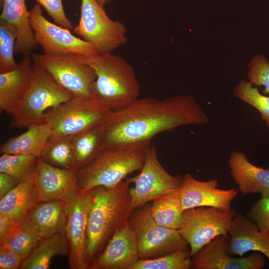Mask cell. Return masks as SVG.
Instances as JSON below:
<instances>
[{
	"label": "cell",
	"instance_id": "6da1fadb",
	"mask_svg": "<svg viewBox=\"0 0 269 269\" xmlns=\"http://www.w3.org/2000/svg\"><path fill=\"white\" fill-rule=\"evenodd\" d=\"M209 118L196 99L180 95L160 100L138 98L111 111L102 121V150L122 145L150 144L158 134L187 125H204Z\"/></svg>",
	"mask_w": 269,
	"mask_h": 269
},
{
	"label": "cell",
	"instance_id": "7a4b0ae2",
	"mask_svg": "<svg viewBox=\"0 0 269 269\" xmlns=\"http://www.w3.org/2000/svg\"><path fill=\"white\" fill-rule=\"evenodd\" d=\"M130 184L127 179L112 187L99 186L91 189L92 203L87 230L88 268L116 231L128 223L133 211Z\"/></svg>",
	"mask_w": 269,
	"mask_h": 269
},
{
	"label": "cell",
	"instance_id": "3957f363",
	"mask_svg": "<svg viewBox=\"0 0 269 269\" xmlns=\"http://www.w3.org/2000/svg\"><path fill=\"white\" fill-rule=\"evenodd\" d=\"M70 54L95 71L93 99L101 104L116 111L138 98L140 85L135 70L121 56L112 53L89 56Z\"/></svg>",
	"mask_w": 269,
	"mask_h": 269
},
{
	"label": "cell",
	"instance_id": "277c9868",
	"mask_svg": "<svg viewBox=\"0 0 269 269\" xmlns=\"http://www.w3.org/2000/svg\"><path fill=\"white\" fill-rule=\"evenodd\" d=\"M151 144L111 147L103 149L86 166L76 171L80 190L99 186L112 187L129 174L140 171Z\"/></svg>",
	"mask_w": 269,
	"mask_h": 269
},
{
	"label": "cell",
	"instance_id": "5b68a950",
	"mask_svg": "<svg viewBox=\"0 0 269 269\" xmlns=\"http://www.w3.org/2000/svg\"><path fill=\"white\" fill-rule=\"evenodd\" d=\"M73 98L45 70L33 62L29 87L11 115L9 127L27 128L45 123V114L48 109Z\"/></svg>",
	"mask_w": 269,
	"mask_h": 269
},
{
	"label": "cell",
	"instance_id": "8992f818",
	"mask_svg": "<svg viewBox=\"0 0 269 269\" xmlns=\"http://www.w3.org/2000/svg\"><path fill=\"white\" fill-rule=\"evenodd\" d=\"M151 205L148 203L134 210L128 221L136 238L139 259H155L188 250V243L178 230L163 227L154 221Z\"/></svg>",
	"mask_w": 269,
	"mask_h": 269
},
{
	"label": "cell",
	"instance_id": "52a82bcc",
	"mask_svg": "<svg viewBox=\"0 0 269 269\" xmlns=\"http://www.w3.org/2000/svg\"><path fill=\"white\" fill-rule=\"evenodd\" d=\"M73 30L98 54L112 53L128 41L126 26L111 19L97 0H81L80 19Z\"/></svg>",
	"mask_w": 269,
	"mask_h": 269
},
{
	"label": "cell",
	"instance_id": "ba28073f",
	"mask_svg": "<svg viewBox=\"0 0 269 269\" xmlns=\"http://www.w3.org/2000/svg\"><path fill=\"white\" fill-rule=\"evenodd\" d=\"M31 58L73 98L93 99V86L97 78L94 69L69 54L50 55L32 54Z\"/></svg>",
	"mask_w": 269,
	"mask_h": 269
},
{
	"label": "cell",
	"instance_id": "9c48e42d",
	"mask_svg": "<svg viewBox=\"0 0 269 269\" xmlns=\"http://www.w3.org/2000/svg\"><path fill=\"white\" fill-rule=\"evenodd\" d=\"M236 214L233 209L223 210L212 207L184 210L178 230L190 247L191 257L216 237L228 234Z\"/></svg>",
	"mask_w": 269,
	"mask_h": 269
},
{
	"label": "cell",
	"instance_id": "30bf717a",
	"mask_svg": "<svg viewBox=\"0 0 269 269\" xmlns=\"http://www.w3.org/2000/svg\"><path fill=\"white\" fill-rule=\"evenodd\" d=\"M111 111L94 99L73 98L48 109L45 122L53 135L74 136L101 123Z\"/></svg>",
	"mask_w": 269,
	"mask_h": 269
},
{
	"label": "cell",
	"instance_id": "8fae6325",
	"mask_svg": "<svg viewBox=\"0 0 269 269\" xmlns=\"http://www.w3.org/2000/svg\"><path fill=\"white\" fill-rule=\"evenodd\" d=\"M127 180L131 184H134V186L130 188L133 211L159 196L178 190L182 182L180 177L172 175L160 164L154 144H150L146 149L140 173Z\"/></svg>",
	"mask_w": 269,
	"mask_h": 269
},
{
	"label": "cell",
	"instance_id": "7c38bea8",
	"mask_svg": "<svg viewBox=\"0 0 269 269\" xmlns=\"http://www.w3.org/2000/svg\"><path fill=\"white\" fill-rule=\"evenodd\" d=\"M41 7L39 4H35L29 10V20L36 42L44 54L85 56L98 54L91 44L75 36L69 29L48 20L43 15Z\"/></svg>",
	"mask_w": 269,
	"mask_h": 269
},
{
	"label": "cell",
	"instance_id": "4fadbf2b",
	"mask_svg": "<svg viewBox=\"0 0 269 269\" xmlns=\"http://www.w3.org/2000/svg\"><path fill=\"white\" fill-rule=\"evenodd\" d=\"M92 203L91 189L80 190L68 200L64 232L68 244L69 264L72 269H87V230Z\"/></svg>",
	"mask_w": 269,
	"mask_h": 269
},
{
	"label": "cell",
	"instance_id": "5bb4252c",
	"mask_svg": "<svg viewBox=\"0 0 269 269\" xmlns=\"http://www.w3.org/2000/svg\"><path fill=\"white\" fill-rule=\"evenodd\" d=\"M229 234L218 236L191 257L194 269H262L265 260L255 253L246 257L235 258L227 251Z\"/></svg>",
	"mask_w": 269,
	"mask_h": 269
},
{
	"label": "cell",
	"instance_id": "9a60e30c",
	"mask_svg": "<svg viewBox=\"0 0 269 269\" xmlns=\"http://www.w3.org/2000/svg\"><path fill=\"white\" fill-rule=\"evenodd\" d=\"M33 180L40 202L69 200L80 191L76 171L53 166L38 157Z\"/></svg>",
	"mask_w": 269,
	"mask_h": 269
},
{
	"label": "cell",
	"instance_id": "2e32d148",
	"mask_svg": "<svg viewBox=\"0 0 269 269\" xmlns=\"http://www.w3.org/2000/svg\"><path fill=\"white\" fill-rule=\"evenodd\" d=\"M218 183L217 179L202 181L197 180L190 173L185 174L178 191L183 211L199 207L231 210L232 201L237 195L238 190L218 188Z\"/></svg>",
	"mask_w": 269,
	"mask_h": 269
},
{
	"label": "cell",
	"instance_id": "e0dca14e",
	"mask_svg": "<svg viewBox=\"0 0 269 269\" xmlns=\"http://www.w3.org/2000/svg\"><path fill=\"white\" fill-rule=\"evenodd\" d=\"M139 259L135 235L128 223L117 230L90 269H131Z\"/></svg>",
	"mask_w": 269,
	"mask_h": 269
},
{
	"label": "cell",
	"instance_id": "ac0fdd59",
	"mask_svg": "<svg viewBox=\"0 0 269 269\" xmlns=\"http://www.w3.org/2000/svg\"><path fill=\"white\" fill-rule=\"evenodd\" d=\"M228 234L229 255L242 257L249 251H257L269 261V233L260 230L247 216L237 213L231 221Z\"/></svg>",
	"mask_w": 269,
	"mask_h": 269
},
{
	"label": "cell",
	"instance_id": "d6986e66",
	"mask_svg": "<svg viewBox=\"0 0 269 269\" xmlns=\"http://www.w3.org/2000/svg\"><path fill=\"white\" fill-rule=\"evenodd\" d=\"M68 202L63 200L39 202L21 223L40 238L64 231Z\"/></svg>",
	"mask_w": 269,
	"mask_h": 269
},
{
	"label": "cell",
	"instance_id": "ffe728a7",
	"mask_svg": "<svg viewBox=\"0 0 269 269\" xmlns=\"http://www.w3.org/2000/svg\"><path fill=\"white\" fill-rule=\"evenodd\" d=\"M230 174L243 195L260 193L269 197V169L254 165L242 152L234 151L228 160Z\"/></svg>",
	"mask_w": 269,
	"mask_h": 269
},
{
	"label": "cell",
	"instance_id": "44dd1931",
	"mask_svg": "<svg viewBox=\"0 0 269 269\" xmlns=\"http://www.w3.org/2000/svg\"><path fill=\"white\" fill-rule=\"evenodd\" d=\"M30 55L24 56L17 67L0 73V109L11 115L18 106L29 87L33 63Z\"/></svg>",
	"mask_w": 269,
	"mask_h": 269
},
{
	"label": "cell",
	"instance_id": "7402d4cb",
	"mask_svg": "<svg viewBox=\"0 0 269 269\" xmlns=\"http://www.w3.org/2000/svg\"><path fill=\"white\" fill-rule=\"evenodd\" d=\"M0 19L13 25L17 31L15 52L30 55L37 47L29 20L25 0H2Z\"/></svg>",
	"mask_w": 269,
	"mask_h": 269
},
{
	"label": "cell",
	"instance_id": "603a6c76",
	"mask_svg": "<svg viewBox=\"0 0 269 269\" xmlns=\"http://www.w3.org/2000/svg\"><path fill=\"white\" fill-rule=\"evenodd\" d=\"M39 202L33 173L0 199V214L21 222Z\"/></svg>",
	"mask_w": 269,
	"mask_h": 269
},
{
	"label": "cell",
	"instance_id": "cb8c5ba5",
	"mask_svg": "<svg viewBox=\"0 0 269 269\" xmlns=\"http://www.w3.org/2000/svg\"><path fill=\"white\" fill-rule=\"evenodd\" d=\"M27 129L24 133L10 138L1 144V154H25L40 157L52 134L51 127L45 122Z\"/></svg>",
	"mask_w": 269,
	"mask_h": 269
},
{
	"label": "cell",
	"instance_id": "d4e9b609",
	"mask_svg": "<svg viewBox=\"0 0 269 269\" xmlns=\"http://www.w3.org/2000/svg\"><path fill=\"white\" fill-rule=\"evenodd\" d=\"M68 255L64 231L40 239L23 260L20 269H47L53 258Z\"/></svg>",
	"mask_w": 269,
	"mask_h": 269
},
{
	"label": "cell",
	"instance_id": "484cf974",
	"mask_svg": "<svg viewBox=\"0 0 269 269\" xmlns=\"http://www.w3.org/2000/svg\"><path fill=\"white\" fill-rule=\"evenodd\" d=\"M102 122L72 136L74 170L77 171L89 164L102 150Z\"/></svg>",
	"mask_w": 269,
	"mask_h": 269
},
{
	"label": "cell",
	"instance_id": "4316f807",
	"mask_svg": "<svg viewBox=\"0 0 269 269\" xmlns=\"http://www.w3.org/2000/svg\"><path fill=\"white\" fill-rule=\"evenodd\" d=\"M178 191L162 195L152 201L151 215L159 225L176 230L180 227L183 210Z\"/></svg>",
	"mask_w": 269,
	"mask_h": 269
},
{
	"label": "cell",
	"instance_id": "83f0119b",
	"mask_svg": "<svg viewBox=\"0 0 269 269\" xmlns=\"http://www.w3.org/2000/svg\"><path fill=\"white\" fill-rule=\"evenodd\" d=\"M40 157L53 166L73 169L72 136L52 135Z\"/></svg>",
	"mask_w": 269,
	"mask_h": 269
},
{
	"label": "cell",
	"instance_id": "f1b7e54d",
	"mask_svg": "<svg viewBox=\"0 0 269 269\" xmlns=\"http://www.w3.org/2000/svg\"><path fill=\"white\" fill-rule=\"evenodd\" d=\"M233 95L242 102L255 108L269 130V96L261 94L256 86L249 81H240L234 87Z\"/></svg>",
	"mask_w": 269,
	"mask_h": 269
},
{
	"label": "cell",
	"instance_id": "f546056e",
	"mask_svg": "<svg viewBox=\"0 0 269 269\" xmlns=\"http://www.w3.org/2000/svg\"><path fill=\"white\" fill-rule=\"evenodd\" d=\"M38 158L25 154H1L0 172L11 175L22 182L34 173Z\"/></svg>",
	"mask_w": 269,
	"mask_h": 269
},
{
	"label": "cell",
	"instance_id": "4dcf8cb0",
	"mask_svg": "<svg viewBox=\"0 0 269 269\" xmlns=\"http://www.w3.org/2000/svg\"><path fill=\"white\" fill-rule=\"evenodd\" d=\"M191 257L189 250H181L152 259H139L131 269H190Z\"/></svg>",
	"mask_w": 269,
	"mask_h": 269
},
{
	"label": "cell",
	"instance_id": "1f68e13d",
	"mask_svg": "<svg viewBox=\"0 0 269 269\" xmlns=\"http://www.w3.org/2000/svg\"><path fill=\"white\" fill-rule=\"evenodd\" d=\"M16 39L15 28L0 19V73L13 70L18 66L14 57Z\"/></svg>",
	"mask_w": 269,
	"mask_h": 269
},
{
	"label": "cell",
	"instance_id": "d6a6232c",
	"mask_svg": "<svg viewBox=\"0 0 269 269\" xmlns=\"http://www.w3.org/2000/svg\"><path fill=\"white\" fill-rule=\"evenodd\" d=\"M40 239L20 222L0 243V245L13 251L24 259Z\"/></svg>",
	"mask_w": 269,
	"mask_h": 269
},
{
	"label": "cell",
	"instance_id": "836d02e7",
	"mask_svg": "<svg viewBox=\"0 0 269 269\" xmlns=\"http://www.w3.org/2000/svg\"><path fill=\"white\" fill-rule=\"evenodd\" d=\"M248 81L256 87H264L263 94H269V61L262 54L254 56L248 64Z\"/></svg>",
	"mask_w": 269,
	"mask_h": 269
},
{
	"label": "cell",
	"instance_id": "e575fe53",
	"mask_svg": "<svg viewBox=\"0 0 269 269\" xmlns=\"http://www.w3.org/2000/svg\"><path fill=\"white\" fill-rule=\"evenodd\" d=\"M246 216L257 224L260 230L269 233V197H261L254 203Z\"/></svg>",
	"mask_w": 269,
	"mask_h": 269
},
{
	"label": "cell",
	"instance_id": "d590c367",
	"mask_svg": "<svg viewBox=\"0 0 269 269\" xmlns=\"http://www.w3.org/2000/svg\"><path fill=\"white\" fill-rule=\"evenodd\" d=\"M47 12L57 24L67 28L73 29L71 21L66 16L63 8L62 0H35Z\"/></svg>",
	"mask_w": 269,
	"mask_h": 269
},
{
	"label": "cell",
	"instance_id": "8d00e7d4",
	"mask_svg": "<svg viewBox=\"0 0 269 269\" xmlns=\"http://www.w3.org/2000/svg\"><path fill=\"white\" fill-rule=\"evenodd\" d=\"M24 259L3 246L0 247V269H19Z\"/></svg>",
	"mask_w": 269,
	"mask_h": 269
},
{
	"label": "cell",
	"instance_id": "74e56055",
	"mask_svg": "<svg viewBox=\"0 0 269 269\" xmlns=\"http://www.w3.org/2000/svg\"><path fill=\"white\" fill-rule=\"evenodd\" d=\"M20 182L15 177L0 172V199L16 187Z\"/></svg>",
	"mask_w": 269,
	"mask_h": 269
},
{
	"label": "cell",
	"instance_id": "f35d334b",
	"mask_svg": "<svg viewBox=\"0 0 269 269\" xmlns=\"http://www.w3.org/2000/svg\"><path fill=\"white\" fill-rule=\"evenodd\" d=\"M16 220L0 214V243L20 223Z\"/></svg>",
	"mask_w": 269,
	"mask_h": 269
},
{
	"label": "cell",
	"instance_id": "ab89813d",
	"mask_svg": "<svg viewBox=\"0 0 269 269\" xmlns=\"http://www.w3.org/2000/svg\"><path fill=\"white\" fill-rule=\"evenodd\" d=\"M113 0H97L98 2L102 6H104V5L112 1Z\"/></svg>",
	"mask_w": 269,
	"mask_h": 269
}]
</instances>
